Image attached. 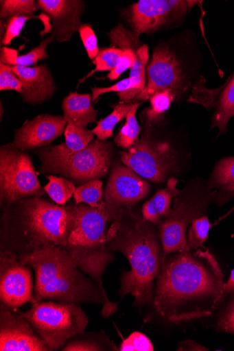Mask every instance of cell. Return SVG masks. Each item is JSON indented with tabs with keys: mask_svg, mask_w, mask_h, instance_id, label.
Listing matches in <instances>:
<instances>
[{
	"mask_svg": "<svg viewBox=\"0 0 234 351\" xmlns=\"http://www.w3.org/2000/svg\"><path fill=\"white\" fill-rule=\"evenodd\" d=\"M78 32L88 56L93 60L98 54L99 48L97 38L91 25L82 24Z\"/></svg>",
	"mask_w": 234,
	"mask_h": 351,
	"instance_id": "f35d334b",
	"label": "cell"
},
{
	"mask_svg": "<svg viewBox=\"0 0 234 351\" xmlns=\"http://www.w3.org/2000/svg\"><path fill=\"white\" fill-rule=\"evenodd\" d=\"M178 180L171 178L165 189H160L156 195L143 207V218L154 226L169 217L172 213V204L174 198L179 196L183 191L177 189Z\"/></svg>",
	"mask_w": 234,
	"mask_h": 351,
	"instance_id": "ffe728a7",
	"label": "cell"
},
{
	"mask_svg": "<svg viewBox=\"0 0 234 351\" xmlns=\"http://www.w3.org/2000/svg\"><path fill=\"white\" fill-rule=\"evenodd\" d=\"M211 228L212 225L206 215L194 219L187 238L189 248L196 250L200 247H204V243L208 239Z\"/></svg>",
	"mask_w": 234,
	"mask_h": 351,
	"instance_id": "836d02e7",
	"label": "cell"
},
{
	"mask_svg": "<svg viewBox=\"0 0 234 351\" xmlns=\"http://www.w3.org/2000/svg\"><path fill=\"white\" fill-rule=\"evenodd\" d=\"M224 275L209 250L165 255L153 306L174 324L209 316L223 300Z\"/></svg>",
	"mask_w": 234,
	"mask_h": 351,
	"instance_id": "6da1fadb",
	"label": "cell"
},
{
	"mask_svg": "<svg viewBox=\"0 0 234 351\" xmlns=\"http://www.w3.org/2000/svg\"><path fill=\"white\" fill-rule=\"evenodd\" d=\"M195 1L183 0H141L130 7L128 21L137 43L142 34H152L185 16Z\"/></svg>",
	"mask_w": 234,
	"mask_h": 351,
	"instance_id": "7c38bea8",
	"label": "cell"
},
{
	"mask_svg": "<svg viewBox=\"0 0 234 351\" xmlns=\"http://www.w3.org/2000/svg\"><path fill=\"white\" fill-rule=\"evenodd\" d=\"M32 275L30 267L23 264L16 254L0 252V300L1 303L17 309L33 303Z\"/></svg>",
	"mask_w": 234,
	"mask_h": 351,
	"instance_id": "5bb4252c",
	"label": "cell"
},
{
	"mask_svg": "<svg viewBox=\"0 0 234 351\" xmlns=\"http://www.w3.org/2000/svg\"><path fill=\"white\" fill-rule=\"evenodd\" d=\"M142 104V103L133 104L128 113L126 123L115 138L116 144L119 147L128 149L139 141L142 131L137 119V112Z\"/></svg>",
	"mask_w": 234,
	"mask_h": 351,
	"instance_id": "4316f807",
	"label": "cell"
},
{
	"mask_svg": "<svg viewBox=\"0 0 234 351\" xmlns=\"http://www.w3.org/2000/svg\"><path fill=\"white\" fill-rule=\"evenodd\" d=\"M14 90L22 95L23 83L13 73L10 66L0 63V90Z\"/></svg>",
	"mask_w": 234,
	"mask_h": 351,
	"instance_id": "74e56055",
	"label": "cell"
},
{
	"mask_svg": "<svg viewBox=\"0 0 234 351\" xmlns=\"http://www.w3.org/2000/svg\"><path fill=\"white\" fill-rule=\"evenodd\" d=\"M54 38L51 36L44 40L39 46L33 49L27 54L19 56L17 51L8 47L1 49V63L9 66L29 67L35 66L39 61L49 58L47 53L48 46L51 44Z\"/></svg>",
	"mask_w": 234,
	"mask_h": 351,
	"instance_id": "cb8c5ba5",
	"label": "cell"
},
{
	"mask_svg": "<svg viewBox=\"0 0 234 351\" xmlns=\"http://www.w3.org/2000/svg\"><path fill=\"white\" fill-rule=\"evenodd\" d=\"M151 185L134 171L116 163L104 193L106 207L113 221L121 209L133 206L148 196Z\"/></svg>",
	"mask_w": 234,
	"mask_h": 351,
	"instance_id": "4fadbf2b",
	"label": "cell"
},
{
	"mask_svg": "<svg viewBox=\"0 0 234 351\" xmlns=\"http://www.w3.org/2000/svg\"><path fill=\"white\" fill-rule=\"evenodd\" d=\"M0 8L2 19L21 16H32L40 10L35 0H1Z\"/></svg>",
	"mask_w": 234,
	"mask_h": 351,
	"instance_id": "d6a6232c",
	"label": "cell"
},
{
	"mask_svg": "<svg viewBox=\"0 0 234 351\" xmlns=\"http://www.w3.org/2000/svg\"><path fill=\"white\" fill-rule=\"evenodd\" d=\"M44 15L45 14L42 15L40 17L34 16H14L9 19L8 24L6 25L5 33L1 41V44H3L5 46L10 45L13 40L18 38L21 35V31L24 27L25 23L32 19H41L45 25V34L49 33V32L52 29V26L50 25V19L47 15L45 14V16Z\"/></svg>",
	"mask_w": 234,
	"mask_h": 351,
	"instance_id": "e575fe53",
	"label": "cell"
},
{
	"mask_svg": "<svg viewBox=\"0 0 234 351\" xmlns=\"http://www.w3.org/2000/svg\"><path fill=\"white\" fill-rule=\"evenodd\" d=\"M76 227L69 244L65 247L78 267L88 275L109 300L104 287V275L114 261V255L106 246L107 225L113 221L106 206L93 208L76 204Z\"/></svg>",
	"mask_w": 234,
	"mask_h": 351,
	"instance_id": "5b68a950",
	"label": "cell"
},
{
	"mask_svg": "<svg viewBox=\"0 0 234 351\" xmlns=\"http://www.w3.org/2000/svg\"><path fill=\"white\" fill-rule=\"evenodd\" d=\"M0 350L52 351L17 309L0 305Z\"/></svg>",
	"mask_w": 234,
	"mask_h": 351,
	"instance_id": "9a60e30c",
	"label": "cell"
},
{
	"mask_svg": "<svg viewBox=\"0 0 234 351\" xmlns=\"http://www.w3.org/2000/svg\"><path fill=\"white\" fill-rule=\"evenodd\" d=\"M177 350L205 351L209 349L194 341L187 339L180 342Z\"/></svg>",
	"mask_w": 234,
	"mask_h": 351,
	"instance_id": "b9f144b4",
	"label": "cell"
},
{
	"mask_svg": "<svg viewBox=\"0 0 234 351\" xmlns=\"http://www.w3.org/2000/svg\"><path fill=\"white\" fill-rule=\"evenodd\" d=\"M67 125L63 116L39 115L15 132L13 144L22 152L47 147L62 135Z\"/></svg>",
	"mask_w": 234,
	"mask_h": 351,
	"instance_id": "2e32d148",
	"label": "cell"
},
{
	"mask_svg": "<svg viewBox=\"0 0 234 351\" xmlns=\"http://www.w3.org/2000/svg\"><path fill=\"white\" fill-rule=\"evenodd\" d=\"M94 136L86 127L68 124L65 130V142L62 145L71 152L81 151L94 140Z\"/></svg>",
	"mask_w": 234,
	"mask_h": 351,
	"instance_id": "4dcf8cb0",
	"label": "cell"
},
{
	"mask_svg": "<svg viewBox=\"0 0 234 351\" xmlns=\"http://www.w3.org/2000/svg\"><path fill=\"white\" fill-rule=\"evenodd\" d=\"M121 161L141 178L163 182L175 164L176 154L167 142L154 140L145 133L130 149L120 152Z\"/></svg>",
	"mask_w": 234,
	"mask_h": 351,
	"instance_id": "9c48e42d",
	"label": "cell"
},
{
	"mask_svg": "<svg viewBox=\"0 0 234 351\" xmlns=\"http://www.w3.org/2000/svg\"><path fill=\"white\" fill-rule=\"evenodd\" d=\"M68 344L65 345L61 350L63 351H102V350H119L110 337L102 331V332H93L86 335H82Z\"/></svg>",
	"mask_w": 234,
	"mask_h": 351,
	"instance_id": "d4e9b609",
	"label": "cell"
},
{
	"mask_svg": "<svg viewBox=\"0 0 234 351\" xmlns=\"http://www.w3.org/2000/svg\"><path fill=\"white\" fill-rule=\"evenodd\" d=\"M207 204L206 199L192 194L182 193L176 197L169 217L159 225L165 255L191 250L187 244V228L194 219L202 217Z\"/></svg>",
	"mask_w": 234,
	"mask_h": 351,
	"instance_id": "8fae6325",
	"label": "cell"
},
{
	"mask_svg": "<svg viewBox=\"0 0 234 351\" xmlns=\"http://www.w3.org/2000/svg\"><path fill=\"white\" fill-rule=\"evenodd\" d=\"M10 66L23 83L21 95L24 103L40 105L53 98L58 88L47 64L32 68Z\"/></svg>",
	"mask_w": 234,
	"mask_h": 351,
	"instance_id": "ac0fdd59",
	"label": "cell"
},
{
	"mask_svg": "<svg viewBox=\"0 0 234 351\" xmlns=\"http://www.w3.org/2000/svg\"><path fill=\"white\" fill-rule=\"evenodd\" d=\"M130 87V79L126 78L124 79L116 84L111 86L110 87L106 88H98V87H93L91 88L92 90V101H95L100 95L108 93L116 92L117 93H123L128 90Z\"/></svg>",
	"mask_w": 234,
	"mask_h": 351,
	"instance_id": "60d3db41",
	"label": "cell"
},
{
	"mask_svg": "<svg viewBox=\"0 0 234 351\" xmlns=\"http://www.w3.org/2000/svg\"><path fill=\"white\" fill-rule=\"evenodd\" d=\"M91 103V94L71 92L62 103L66 122L80 127H87L89 124L96 122L98 110H94Z\"/></svg>",
	"mask_w": 234,
	"mask_h": 351,
	"instance_id": "44dd1931",
	"label": "cell"
},
{
	"mask_svg": "<svg viewBox=\"0 0 234 351\" xmlns=\"http://www.w3.org/2000/svg\"><path fill=\"white\" fill-rule=\"evenodd\" d=\"M233 292H234V269L231 271L228 281L223 285V300Z\"/></svg>",
	"mask_w": 234,
	"mask_h": 351,
	"instance_id": "7bdbcfd3",
	"label": "cell"
},
{
	"mask_svg": "<svg viewBox=\"0 0 234 351\" xmlns=\"http://www.w3.org/2000/svg\"><path fill=\"white\" fill-rule=\"evenodd\" d=\"M45 193L28 154L13 143L0 149V204L4 208L32 197H42Z\"/></svg>",
	"mask_w": 234,
	"mask_h": 351,
	"instance_id": "ba28073f",
	"label": "cell"
},
{
	"mask_svg": "<svg viewBox=\"0 0 234 351\" xmlns=\"http://www.w3.org/2000/svg\"><path fill=\"white\" fill-rule=\"evenodd\" d=\"M43 173L60 174L78 184L106 176L110 168L113 147L110 142L94 139L85 149L71 152L62 144L36 152Z\"/></svg>",
	"mask_w": 234,
	"mask_h": 351,
	"instance_id": "8992f818",
	"label": "cell"
},
{
	"mask_svg": "<svg viewBox=\"0 0 234 351\" xmlns=\"http://www.w3.org/2000/svg\"><path fill=\"white\" fill-rule=\"evenodd\" d=\"M188 75L184 61L170 43L159 44L153 51L147 67V84L133 99L136 102L150 100L159 90H172L178 95L188 87Z\"/></svg>",
	"mask_w": 234,
	"mask_h": 351,
	"instance_id": "30bf717a",
	"label": "cell"
},
{
	"mask_svg": "<svg viewBox=\"0 0 234 351\" xmlns=\"http://www.w3.org/2000/svg\"><path fill=\"white\" fill-rule=\"evenodd\" d=\"M19 313L52 350H61L70 339L84 335L89 324L79 304L40 301Z\"/></svg>",
	"mask_w": 234,
	"mask_h": 351,
	"instance_id": "52a82bcc",
	"label": "cell"
},
{
	"mask_svg": "<svg viewBox=\"0 0 234 351\" xmlns=\"http://www.w3.org/2000/svg\"><path fill=\"white\" fill-rule=\"evenodd\" d=\"M209 184L211 188L218 189L220 202H227L234 197V156L224 158L219 162Z\"/></svg>",
	"mask_w": 234,
	"mask_h": 351,
	"instance_id": "603a6c76",
	"label": "cell"
},
{
	"mask_svg": "<svg viewBox=\"0 0 234 351\" xmlns=\"http://www.w3.org/2000/svg\"><path fill=\"white\" fill-rule=\"evenodd\" d=\"M75 206L32 197L3 208L0 248L21 257L51 246L66 247L76 227Z\"/></svg>",
	"mask_w": 234,
	"mask_h": 351,
	"instance_id": "3957f363",
	"label": "cell"
},
{
	"mask_svg": "<svg viewBox=\"0 0 234 351\" xmlns=\"http://www.w3.org/2000/svg\"><path fill=\"white\" fill-rule=\"evenodd\" d=\"M117 66L111 71L107 78L111 81L117 80L128 69H130L136 60V53L132 49H126Z\"/></svg>",
	"mask_w": 234,
	"mask_h": 351,
	"instance_id": "ab89813d",
	"label": "cell"
},
{
	"mask_svg": "<svg viewBox=\"0 0 234 351\" xmlns=\"http://www.w3.org/2000/svg\"><path fill=\"white\" fill-rule=\"evenodd\" d=\"M121 351H153L154 346L150 339L144 334L132 332L124 339L119 348Z\"/></svg>",
	"mask_w": 234,
	"mask_h": 351,
	"instance_id": "8d00e7d4",
	"label": "cell"
},
{
	"mask_svg": "<svg viewBox=\"0 0 234 351\" xmlns=\"http://www.w3.org/2000/svg\"><path fill=\"white\" fill-rule=\"evenodd\" d=\"M104 197L103 182L100 179L91 180L77 187L74 194L76 204H86L93 208L105 206Z\"/></svg>",
	"mask_w": 234,
	"mask_h": 351,
	"instance_id": "f1b7e54d",
	"label": "cell"
},
{
	"mask_svg": "<svg viewBox=\"0 0 234 351\" xmlns=\"http://www.w3.org/2000/svg\"><path fill=\"white\" fill-rule=\"evenodd\" d=\"M229 295V301L218 315L216 328L220 332L234 335V292Z\"/></svg>",
	"mask_w": 234,
	"mask_h": 351,
	"instance_id": "d590c367",
	"label": "cell"
},
{
	"mask_svg": "<svg viewBox=\"0 0 234 351\" xmlns=\"http://www.w3.org/2000/svg\"><path fill=\"white\" fill-rule=\"evenodd\" d=\"M215 112L211 118V129L218 127L220 134L226 132V126L234 117V71L225 83L219 87Z\"/></svg>",
	"mask_w": 234,
	"mask_h": 351,
	"instance_id": "7402d4cb",
	"label": "cell"
},
{
	"mask_svg": "<svg viewBox=\"0 0 234 351\" xmlns=\"http://www.w3.org/2000/svg\"><path fill=\"white\" fill-rule=\"evenodd\" d=\"M19 258L36 272L33 303L52 300L102 304L105 318L117 311V304L106 300L97 285L78 267L64 247L51 246Z\"/></svg>",
	"mask_w": 234,
	"mask_h": 351,
	"instance_id": "277c9868",
	"label": "cell"
},
{
	"mask_svg": "<svg viewBox=\"0 0 234 351\" xmlns=\"http://www.w3.org/2000/svg\"><path fill=\"white\" fill-rule=\"evenodd\" d=\"M47 178L49 183L44 186L45 193L54 203L64 206L74 196L77 187L71 180L51 175Z\"/></svg>",
	"mask_w": 234,
	"mask_h": 351,
	"instance_id": "f546056e",
	"label": "cell"
},
{
	"mask_svg": "<svg viewBox=\"0 0 234 351\" xmlns=\"http://www.w3.org/2000/svg\"><path fill=\"white\" fill-rule=\"evenodd\" d=\"M115 46L122 50L132 49L136 53L135 62L130 69V87L126 91L117 93L121 102L130 103L146 86L147 67L150 59L149 48L146 45L137 43L134 35L129 29L122 30L119 34L115 40Z\"/></svg>",
	"mask_w": 234,
	"mask_h": 351,
	"instance_id": "d6986e66",
	"label": "cell"
},
{
	"mask_svg": "<svg viewBox=\"0 0 234 351\" xmlns=\"http://www.w3.org/2000/svg\"><path fill=\"white\" fill-rule=\"evenodd\" d=\"M38 8L52 21L53 35L57 42H71L79 30L84 2L80 0H38Z\"/></svg>",
	"mask_w": 234,
	"mask_h": 351,
	"instance_id": "e0dca14e",
	"label": "cell"
},
{
	"mask_svg": "<svg viewBox=\"0 0 234 351\" xmlns=\"http://www.w3.org/2000/svg\"><path fill=\"white\" fill-rule=\"evenodd\" d=\"M133 104L121 102L115 106L113 112L108 117L97 121V125L92 130L97 139L106 141L113 138L115 125L126 117Z\"/></svg>",
	"mask_w": 234,
	"mask_h": 351,
	"instance_id": "83f0119b",
	"label": "cell"
},
{
	"mask_svg": "<svg viewBox=\"0 0 234 351\" xmlns=\"http://www.w3.org/2000/svg\"><path fill=\"white\" fill-rule=\"evenodd\" d=\"M124 53V50L116 47L100 49L97 56L93 60L95 69L80 80L79 84L83 83L96 73L113 71L117 66Z\"/></svg>",
	"mask_w": 234,
	"mask_h": 351,
	"instance_id": "1f68e13d",
	"label": "cell"
},
{
	"mask_svg": "<svg viewBox=\"0 0 234 351\" xmlns=\"http://www.w3.org/2000/svg\"><path fill=\"white\" fill-rule=\"evenodd\" d=\"M176 97L177 95L171 89L154 93L150 99L151 106L143 112L146 128H150L160 121L162 116L169 110Z\"/></svg>",
	"mask_w": 234,
	"mask_h": 351,
	"instance_id": "484cf974",
	"label": "cell"
},
{
	"mask_svg": "<svg viewBox=\"0 0 234 351\" xmlns=\"http://www.w3.org/2000/svg\"><path fill=\"white\" fill-rule=\"evenodd\" d=\"M153 226L132 208H125L106 236L107 247L124 254L130 266L129 271L121 274L119 295H130L134 298L133 305L139 308L153 304L156 280L165 257Z\"/></svg>",
	"mask_w": 234,
	"mask_h": 351,
	"instance_id": "7a4b0ae2",
	"label": "cell"
}]
</instances>
